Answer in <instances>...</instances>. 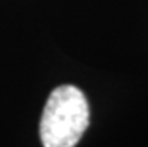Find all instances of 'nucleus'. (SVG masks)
<instances>
[{
	"label": "nucleus",
	"instance_id": "1",
	"mask_svg": "<svg viewBox=\"0 0 148 147\" xmlns=\"http://www.w3.org/2000/svg\"><path fill=\"white\" fill-rule=\"evenodd\" d=\"M88 104L75 86H60L47 101L40 120L43 147H75L88 126Z\"/></svg>",
	"mask_w": 148,
	"mask_h": 147
}]
</instances>
